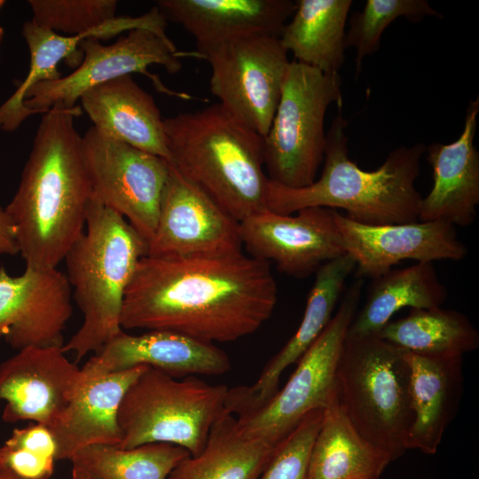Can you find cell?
Here are the masks:
<instances>
[{
	"mask_svg": "<svg viewBox=\"0 0 479 479\" xmlns=\"http://www.w3.org/2000/svg\"><path fill=\"white\" fill-rule=\"evenodd\" d=\"M278 287L271 263L242 251L143 256L126 288L122 329L163 330L214 343L258 330Z\"/></svg>",
	"mask_w": 479,
	"mask_h": 479,
	"instance_id": "cell-1",
	"label": "cell"
},
{
	"mask_svg": "<svg viewBox=\"0 0 479 479\" xmlns=\"http://www.w3.org/2000/svg\"><path fill=\"white\" fill-rule=\"evenodd\" d=\"M43 114L5 210L26 266L53 269L84 231L90 189L75 125L81 106L58 103Z\"/></svg>",
	"mask_w": 479,
	"mask_h": 479,
	"instance_id": "cell-2",
	"label": "cell"
},
{
	"mask_svg": "<svg viewBox=\"0 0 479 479\" xmlns=\"http://www.w3.org/2000/svg\"><path fill=\"white\" fill-rule=\"evenodd\" d=\"M339 110L326 133L319 178L301 188L269 179L266 208L286 215L310 207L342 209L349 219L367 225L419 221L422 196L415 181L426 145H401L377 169L364 170L349 156L348 122Z\"/></svg>",
	"mask_w": 479,
	"mask_h": 479,
	"instance_id": "cell-3",
	"label": "cell"
},
{
	"mask_svg": "<svg viewBox=\"0 0 479 479\" xmlns=\"http://www.w3.org/2000/svg\"><path fill=\"white\" fill-rule=\"evenodd\" d=\"M163 123L170 163L235 219L267 209L261 135L219 103Z\"/></svg>",
	"mask_w": 479,
	"mask_h": 479,
	"instance_id": "cell-4",
	"label": "cell"
},
{
	"mask_svg": "<svg viewBox=\"0 0 479 479\" xmlns=\"http://www.w3.org/2000/svg\"><path fill=\"white\" fill-rule=\"evenodd\" d=\"M147 242L117 212L90 201L83 232L63 261L83 322L63 352L98 353L119 334L124 294Z\"/></svg>",
	"mask_w": 479,
	"mask_h": 479,
	"instance_id": "cell-5",
	"label": "cell"
},
{
	"mask_svg": "<svg viewBox=\"0 0 479 479\" xmlns=\"http://www.w3.org/2000/svg\"><path fill=\"white\" fill-rule=\"evenodd\" d=\"M335 388L342 408L365 440L393 461L408 451L413 414L404 350L376 334H347Z\"/></svg>",
	"mask_w": 479,
	"mask_h": 479,
	"instance_id": "cell-6",
	"label": "cell"
},
{
	"mask_svg": "<svg viewBox=\"0 0 479 479\" xmlns=\"http://www.w3.org/2000/svg\"><path fill=\"white\" fill-rule=\"evenodd\" d=\"M228 391L224 384L212 385L195 375L176 379L147 367L121 402L118 446L166 443L198 455L224 409Z\"/></svg>",
	"mask_w": 479,
	"mask_h": 479,
	"instance_id": "cell-7",
	"label": "cell"
},
{
	"mask_svg": "<svg viewBox=\"0 0 479 479\" xmlns=\"http://www.w3.org/2000/svg\"><path fill=\"white\" fill-rule=\"evenodd\" d=\"M341 77L292 60L284 78L279 105L263 137L268 178L290 188L316 180L323 163L328 106H342Z\"/></svg>",
	"mask_w": 479,
	"mask_h": 479,
	"instance_id": "cell-8",
	"label": "cell"
},
{
	"mask_svg": "<svg viewBox=\"0 0 479 479\" xmlns=\"http://www.w3.org/2000/svg\"><path fill=\"white\" fill-rule=\"evenodd\" d=\"M363 284L357 279L349 287L330 323L298 360L282 389L260 407L236 416L243 434L277 447L309 412L330 404L336 394L339 356L357 312Z\"/></svg>",
	"mask_w": 479,
	"mask_h": 479,
	"instance_id": "cell-9",
	"label": "cell"
},
{
	"mask_svg": "<svg viewBox=\"0 0 479 479\" xmlns=\"http://www.w3.org/2000/svg\"><path fill=\"white\" fill-rule=\"evenodd\" d=\"M211 67L209 86L219 104L248 128L266 136L290 60L279 39L240 37L197 47Z\"/></svg>",
	"mask_w": 479,
	"mask_h": 479,
	"instance_id": "cell-10",
	"label": "cell"
},
{
	"mask_svg": "<svg viewBox=\"0 0 479 479\" xmlns=\"http://www.w3.org/2000/svg\"><path fill=\"white\" fill-rule=\"evenodd\" d=\"M90 200L122 216L148 243L158 222L169 162L99 133L82 137Z\"/></svg>",
	"mask_w": 479,
	"mask_h": 479,
	"instance_id": "cell-11",
	"label": "cell"
},
{
	"mask_svg": "<svg viewBox=\"0 0 479 479\" xmlns=\"http://www.w3.org/2000/svg\"><path fill=\"white\" fill-rule=\"evenodd\" d=\"M81 50L82 60L80 66L56 81L41 82L32 86L25 96L26 107L35 114H44L58 103L72 107L88 90L135 73L147 75L167 91L147 68L159 65L171 75L182 69L181 53L171 39L146 28L132 29L109 45L88 38L82 42Z\"/></svg>",
	"mask_w": 479,
	"mask_h": 479,
	"instance_id": "cell-12",
	"label": "cell"
},
{
	"mask_svg": "<svg viewBox=\"0 0 479 479\" xmlns=\"http://www.w3.org/2000/svg\"><path fill=\"white\" fill-rule=\"evenodd\" d=\"M336 212L310 207L292 216L265 209L240 222L242 247L250 256L274 263L288 276L307 278L346 254Z\"/></svg>",
	"mask_w": 479,
	"mask_h": 479,
	"instance_id": "cell-13",
	"label": "cell"
},
{
	"mask_svg": "<svg viewBox=\"0 0 479 479\" xmlns=\"http://www.w3.org/2000/svg\"><path fill=\"white\" fill-rule=\"evenodd\" d=\"M242 251L240 224L170 162L155 232L153 256H191Z\"/></svg>",
	"mask_w": 479,
	"mask_h": 479,
	"instance_id": "cell-14",
	"label": "cell"
},
{
	"mask_svg": "<svg viewBox=\"0 0 479 479\" xmlns=\"http://www.w3.org/2000/svg\"><path fill=\"white\" fill-rule=\"evenodd\" d=\"M84 383L62 346L27 347L0 364V406L6 423L30 420L51 430L65 419Z\"/></svg>",
	"mask_w": 479,
	"mask_h": 479,
	"instance_id": "cell-15",
	"label": "cell"
},
{
	"mask_svg": "<svg viewBox=\"0 0 479 479\" xmlns=\"http://www.w3.org/2000/svg\"><path fill=\"white\" fill-rule=\"evenodd\" d=\"M72 312V288L58 268L26 266L13 277L0 267V339L11 348L63 346Z\"/></svg>",
	"mask_w": 479,
	"mask_h": 479,
	"instance_id": "cell-16",
	"label": "cell"
},
{
	"mask_svg": "<svg viewBox=\"0 0 479 479\" xmlns=\"http://www.w3.org/2000/svg\"><path fill=\"white\" fill-rule=\"evenodd\" d=\"M346 254L356 263L357 279H375L404 260L417 263L460 261L467 255L455 226L443 221L367 225L336 212Z\"/></svg>",
	"mask_w": 479,
	"mask_h": 479,
	"instance_id": "cell-17",
	"label": "cell"
},
{
	"mask_svg": "<svg viewBox=\"0 0 479 479\" xmlns=\"http://www.w3.org/2000/svg\"><path fill=\"white\" fill-rule=\"evenodd\" d=\"M139 365L176 379L220 375L231 369L229 357L214 343L170 331L151 330L135 335L123 329L81 369L90 379Z\"/></svg>",
	"mask_w": 479,
	"mask_h": 479,
	"instance_id": "cell-18",
	"label": "cell"
},
{
	"mask_svg": "<svg viewBox=\"0 0 479 479\" xmlns=\"http://www.w3.org/2000/svg\"><path fill=\"white\" fill-rule=\"evenodd\" d=\"M135 28H146L161 35L166 32L167 20L159 8L153 6L140 16H116L96 29L73 36L59 35L31 20L26 21L22 27V35L29 50V69L15 91L0 105V130L12 132L30 115L35 114L24 105L27 92L38 82L56 81L62 77L58 69L62 60L77 68L82 60L81 44L83 40H107Z\"/></svg>",
	"mask_w": 479,
	"mask_h": 479,
	"instance_id": "cell-19",
	"label": "cell"
},
{
	"mask_svg": "<svg viewBox=\"0 0 479 479\" xmlns=\"http://www.w3.org/2000/svg\"><path fill=\"white\" fill-rule=\"evenodd\" d=\"M345 254L322 265L315 273L302 321L288 342L267 363L253 385L229 389L225 407L238 416L270 400L279 390L282 373L298 362L330 323L346 280L355 270Z\"/></svg>",
	"mask_w": 479,
	"mask_h": 479,
	"instance_id": "cell-20",
	"label": "cell"
},
{
	"mask_svg": "<svg viewBox=\"0 0 479 479\" xmlns=\"http://www.w3.org/2000/svg\"><path fill=\"white\" fill-rule=\"evenodd\" d=\"M479 97L467 108L459 137L450 144L432 143L426 147L432 168L433 186L422 197L419 221H443L468 226L479 205V153L476 133Z\"/></svg>",
	"mask_w": 479,
	"mask_h": 479,
	"instance_id": "cell-21",
	"label": "cell"
},
{
	"mask_svg": "<svg viewBox=\"0 0 479 479\" xmlns=\"http://www.w3.org/2000/svg\"><path fill=\"white\" fill-rule=\"evenodd\" d=\"M167 20L180 25L197 47L232 39L268 35L279 38L296 4L291 0H159Z\"/></svg>",
	"mask_w": 479,
	"mask_h": 479,
	"instance_id": "cell-22",
	"label": "cell"
},
{
	"mask_svg": "<svg viewBox=\"0 0 479 479\" xmlns=\"http://www.w3.org/2000/svg\"><path fill=\"white\" fill-rule=\"evenodd\" d=\"M79 100L99 133L170 162L164 118L153 97L132 75L97 85Z\"/></svg>",
	"mask_w": 479,
	"mask_h": 479,
	"instance_id": "cell-23",
	"label": "cell"
},
{
	"mask_svg": "<svg viewBox=\"0 0 479 479\" xmlns=\"http://www.w3.org/2000/svg\"><path fill=\"white\" fill-rule=\"evenodd\" d=\"M413 414L407 449L435 454L458 412L464 386L463 357L404 351Z\"/></svg>",
	"mask_w": 479,
	"mask_h": 479,
	"instance_id": "cell-24",
	"label": "cell"
},
{
	"mask_svg": "<svg viewBox=\"0 0 479 479\" xmlns=\"http://www.w3.org/2000/svg\"><path fill=\"white\" fill-rule=\"evenodd\" d=\"M147 367L139 365L95 378L84 377V383L64 420L51 430L57 460H69L78 450L89 445L120 444L122 435L117 415L121 402Z\"/></svg>",
	"mask_w": 479,
	"mask_h": 479,
	"instance_id": "cell-25",
	"label": "cell"
},
{
	"mask_svg": "<svg viewBox=\"0 0 479 479\" xmlns=\"http://www.w3.org/2000/svg\"><path fill=\"white\" fill-rule=\"evenodd\" d=\"M392 461L357 431L335 394L324 409L310 452L308 479H380Z\"/></svg>",
	"mask_w": 479,
	"mask_h": 479,
	"instance_id": "cell-26",
	"label": "cell"
},
{
	"mask_svg": "<svg viewBox=\"0 0 479 479\" xmlns=\"http://www.w3.org/2000/svg\"><path fill=\"white\" fill-rule=\"evenodd\" d=\"M275 449L243 434L224 407L200 453L182 460L168 479H258Z\"/></svg>",
	"mask_w": 479,
	"mask_h": 479,
	"instance_id": "cell-27",
	"label": "cell"
},
{
	"mask_svg": "<svg viewBox=\"0 0 479 479\" xmlns=\"http://www.w3.org/2000/svg\"><path fill=\"white\" fill-rule=\"evenodd\" d=\"M447 297L448 290L440 281L433 263L392 269L373 279L365 304L356 313L347 334H376L403 308L441 307Z\"/></svg>",
	"mask_w": 479,
	"mask_h": 479,
	"instance_id": "cell-28",
	"label": "cell"
},
{
	"mask_svg": "<svg viewBox=\"0 0 479 479\" xmlns=\"http://www.w3.org/2000/svg\"><path fill=\"white\" fill-rule=\"evenodd\" d=\"M279 41L295 61L326 74H338L344 62L345 26L351 0H298Z\"/></svg>",
	"mask_w": 479,
	"mask_h": 479,
	"instance_id": "cell-29",
	"label": "cell"
},
{
	"mask_svg": "<svg viewBox=\"0 0 479 479\" xmlns=\"http://www.w3.org/2000/svg\"><path fill=\"white\" fill-rule=\"evenodd\" d=\"M376 335L404 351L432 356L463 357L479 347V332L469 318L442 306L411 309Z\"/></svg>",
	"mask_w": 479,
	"mask_h": 479,
	"instance_id": "cell-30",
	"label": "cell"
},
{
	"mask_svg": "<svg viewBox=\"0 0 479 479\" xmlns=\"http://www.w3.org/2000/svg\"><path fill=\"white\" fill-rule=\"evenodd\" d=\"M190 453L183 447L150 443L132 448L92 444L78 450L69 459L72 468L91 479H168Z\"/></svg>",
	"mask_w": 479,
	"mask_h": 479,
	"instance_id": "cell-31",
	"label": "cell"
},
{
	"mask_svg": "<svg viewBox=\"0 0 479 479\" xmlns=\"http://www.w3.org/2000/svg\"><path fill=\"white\" fill-rule=\"evenodd\" d=\"M426 16L443 17L426 0H367L364 9L350 17L344 39L346 49L356 50V76L362 69L363 59L379 50L383 31L395 20L404 17L418 23Z\"/></svg>",
	"mask_w": 479,
	"mask_h": 479,
	"instance_id": "cell-32",
	"label": "cell"
},
{
	"mask_svg": "<svg viewBox=\"0 0 479 479\" xmlns=\"http://www.w3.org/2000/svg\"><path fill=\"white\" fill-rule=\"evenodd\" d=\"M56 461L53 435L42 424L14 428L0 446V471L21 479H50Z\"/></svg>",
	"mask_w": 479,
	"mask_h": 479,
	"instance_id": "cell-33",
	"label": "cell"
},
{
	"mask_svg": "<svg viewBox=\"0 0 479 479\" xmlns=\"http://www.w3.org/2000/svg\"><path fill=\"white\" fill-rule=\"evenodd\" d=\"M39 27L62 35H78L98 28L116 17L115 0H29Z\"/></svg>",
	"mask_w": 479,
	"mask_h": 479,
	"instance_id": "cell-34",
	"label": "cell"
},
{
	"mask_svg": "<svg viewBox=\"0 0 479 479\" xmlns=\"http://www.w3.org/2000/svg\"><path fill=\"white\" fill-rule=\"evenodd\" d=\"M324 409L309 412L274 450L258 479H308L311 449Z\"/></svg>",
	"mask_w": 479,
	"mask_h": 479,
	"instance_id": "cell-35",
	"label": "cell"
},
{
	"mask_svg": "<svg viewBox=\"0 0 479 479\" xmlns=\"http://www.w3.org/2000/svg\"><path fill=\"white\" fill-rule=\"evenodd\" d=\"M19 254L15 228L5 208L0 207V255Z\"/></svg>",
	"mask_w": 479,
	"mask_h": 479,
	"instance_id": "cell-36",
	"label": "cell"
},
{
	"mask_svg": "<svg viewBox=\"0 0 479 479\" xmlns=\"http://www.w3.org/2000/svg\"><path fill=\"white\" fill-rule=\"evenodd\" d=\"M72 478L73 479H91L84 472L76 468H72Z\"/></svg>",
	"mask_w": 479,
	"mask_h": 479,
	"instance_id": "cell-37",
	"label": "cell"
},
{
	"mask_svg": "<svg viewBox=\"0 0 479 479\" xmlns=\"http://www.w3.org/2000/svg\"><path fill=\"white\" fill-rule=\"evenodd\" d=\"M0 479H21L9 473L0 471Z\"/></svg>",
	"mask_w": 479,
	"mask_h": 479,
	"instance_id": "cell-38",
	"label": "cell"
},
{
	"mask_svg": "<svg viewBox=\"0 0 479 479\" xmlns=\"http://www.w3.org/2000/svg\"><path fill=\"white\" fill-rule=\"evenodd\" d=\"M4 34V28L0 26V46L3 41Z\"/></svg>",
	"mask_w": 479,
	"mask_h": 479,
	"instance_id": "cell-39",
	"label": "cell"
},
{
	"mask_svg": "<svg viewBox=\"0 0 479 479\" xmlns=\"http://www.w3.org/2000/svg\"><path fill=\"white\" fill-rule=\"evenodd\" d=\"M4 4H5V1L4 0H0V12H1V10L4 7Z\"/></svg>",
	"mask_w": 479,
	"mask_h": 479,
	"instance_id": "cell-40",
	"label": "cell"
}]
</instances>
